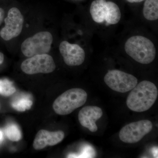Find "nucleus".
Segmentation results:
<instances>
[{
	"mask_svg": "<svg viewBox=\"0 0 158 158\" xmlns=\"http://www.w3.org/2000/svg\"><path fill=\"white\" fill-rule=\"evenodd\" d=\"M131 90L127 97V105L134 112L147 111L152 106L157 98V88L149 81H142Z\"/></svg>",
	"mask_w": 158,
	"mask_h": 158,
	"instance_id": "1",
	"label": "nucleus"
},
{
	"mask_svg": "<svg viewBox=\"0 0 158 158\" xmlns=\"http://www.w3.org/2000/svg\"><path fill=\"white\" fill-rule=\"evenodd\" d=\"M124 48L127 55L141 64H149L156 58L154 44L151 40L143 36L130 37L126 42Z\"/></svg>",
	"mask_w": 158,
	"mask_h": 158,
	"instance_id": "2",
	"label": "nucleus"
},
{
	"mask_svg": "<svg viewBox=\"0 0 158 158\" xmlns=\"http://www.w3.org/2000/svg\"><path fill=\"white\" fill-rule=\"evenodd\" d=\"M87 98L88 94L83 89H69L56 99L54 102L53 108L57 114L68 115L85 104Z\"/></svg>",
	"mask_w": 158,
	"mask_h": 158,
	"instance_id": "3",
	"label": "nucleus"
},
{
	"mask_svg": "<svg viewBox=\"0 0 158 158\" xmlns=\"http://www.w3.org/2000/svg\"><path fill=\"white\" fill-rule=\"evenodd\" d=\"M90 12L95 22H106L109 24H116L120 21L121 12L114 2L106 0H95L91 3Z\"/></svg>",
	"mask_w": 158,
	"mask_h": 158,
	"instance_id": "4",
	"label": "nucleus"
},
{
	"mask_svg": "<svg viewBox=\"0 0 158 158\" xmlns=\"http://www.w3.org/2000/svg\"><path fill=\"white\" fill-rule=\"evenodd\" d=\"M53 40L52 35L48 31L38 32L23 42L22 52L27 57L48 54L51 50Z\"/></svg>",
	"mask_w": 158,
	"mask_h": 158,
	"instance_id": "5",
	"label": "nucleus"
},
{
	"mask_svg": "<svg viewBox=\"0 0 158 158\" xmlns=\"http://www.w3.org/2000/svg\"><path fill=\"white\" fill-rule=\"evenodd\" d=\"M104 80L109 88L122 93L132 90L138 82V79L132 75L117 69L109 71Z\"/></svg>",
	"mask_w": 158,
	"mask_h": 158,
	"instance_id": "6",
	"label": "nucleus"
},
{
	"mask_svg": "<svg viewBox=\"0 0 158 158\" xmlns=\"http://www.w3.org/2000/svg\"><path fill=\"white\" fill-rule=\"evenodd\" d=\"M56 68L53 59L47 54L29 57L21 65L23 71L29 75L51 73L55 70Z\"/></svg>",
	"mask_w": 158,
	"mask_h": 158,
	"instance_id": "7",
	"label": "nucleus"
},
{
	"mask_svg": "<svg viewBox=\"0 0 158 158\" xmlns=\"http://www.w3.org/2000/svg\"><path fill=\"white\" fill-rule=\"evenodd\" d=\"M152 123L148 120H140L125 126L120 130L119 138L123 142L137 143L152 129Z\"/></svg>",
	"mask_w": 158,
	"mask_h": 158,
	"instance_id": "8",
	"label": "nucleus"
},
{
	"mask_svg": "<svg viewBox=\"0 0 158 158\" xmlns=\"http://www.w3.org/2000/svg\"><path fill=\"white\" fill-rule=\"evenodd\" d=\"M5 26L0 31V36L5 40L18 37L21 33L24 18L19 9L15 7L10 9L5 19Z\"/></svg>",
	"mask_w": 158,
	"mask_h": 158,
	"instance_id": "9",
	"label": "nucleus"
},
{
	"mask_svg": "<svg viewBox=\"0 0 158 158\" xmlns=\"http://www.w3.org/2000/svg\"><path fill=\"white\" fill-rule=\"evenodd\" d=\"M59 48L64 62L67 65L78 66L85 61V51L78 44L63 41L60 43Z\"/></svg>",
	"mask_w": 158,
	"mask_h": 158,
	"instance_id": "10",
	"label": "nucleus"
},
{
	"mask_svg": "<svg viewBox=\"0 0 158 158\" xmlns=\"http://www.w3.org/2000/svg\"><path fill=\"white\" fill-rule=\"evenodd\" d=\"M102 115L101 108L95 106H87L82 108L79 112V122L91 132H95L98 130L96 121L101 118Z\"/></svg>",
	"mask_w": 158,
	"mask_h": 158,
	"instance_id": "11",
	"label": "nucleus"
},
{
	"mask_svg": "<svg viewBox=\"0 0 158 158\" xmlns=\"http://www.w3.org/2000/svg\"><path fill=\"white\" fill-rule=\"evenodd\" d=\"M64 137L65 134L62 131L49 132L46 130H40L34 139L33 147L35 149L40 150L48 145L53 146L61 142Z\"/></svg>",
	"mask_w": 158,
	"mask_h": 158,
	"instance_id": "12",
	"label": "nucleus"
},
{
	"mask_svg": "<svg viewBox=\"0 0 158 158\" xmlns=\"http://www.w3.org/2000/svg\"><path fill=\"white\" fill-rule=\"evenodd\" d=\"M143 15L150 21L158 19V0H146L143 10Z\"/></svg>",
	"mask_w": 158,
	"mask_h": 158,
	"instance_id": "13",
	"label": "nucleus"
},
{
	"mask_svg": "<svg viewBox=\"0 0 158 158\" xmlns=\"http://www.w3.org/2000/svg\"><path fill=\"white\" fill-rule=\"evenodd\" d=\"M6 133L8 138L11 141H18L21 139V132L16 125L11 124L8 125L6 128Z\"/></svg>",
	"mask_w": 158,
	"mask_h": 158,
	"instance_id": "14",
	"label": "nucleus"
},
{
	"mask_svg": "<svg viewBox=\"0 0 158 158\" xmlns=\"http://www.w3.org/2000/svg\"><path fill=\"white\" fill-rule=\"evenodd\" d=\"M16 89L11 82L7 80H0V94L4 96L12 95Z\"/></svg>",
	"mask_w": 158,
	"mask_h": 158,
	"instance_id": "15",
	"label": "nucleus"
},
{
	"mask_svg": "<svg viewBox=\"0 0 158 158\" xmlns=\"http://www.w3.org/2000/svg\"><path fill=\"white\" fill-rule=\"evenodd\" d=\"M32 104V101L28 98H23L15 101L11 105L15 110L23 112L31 109Z\"/></svg>",
	"mask_w": 158,
	"mask_h": 158,
	"instance_id": "16",
	"label": "nucleus"
},
{
	"mask_svg": "<svg viewBox=\"0 0 158 158\" xmlns=\"http://www.w3.org/2000/svg\"><path fill=\"white\" fill-rule=\"evenodd\" d=\"M5 16V11L4 9L0 8V25L3 22Z\"/></svg>",
	"mask_w": 158,
	"mask_h": 158,
	"instance_id": "17",
	"label": "nucleus"
},
{
	"mask_svg": "<svg viewBox=\"0 0 158 158\" xmlns=\"http://www.w3.org/2000/svg\"><path fill=\"white\" fill-rule=\"evenodd\" d=\"M144 1V0H127V2L130 3H139Z\"/></svg>",
	"mask_w": 158,
	"mask_h": 158,
	"instance_id": "18",
	"label": "nucleus"
},
{
	"mask_svg": "<svg viewBox=\"0 0 158 158\" xmlns=\"http://www.w3.org/2000/svg\"><path fill=\"white\" fill-rule=\"evenodd\" d=\"M4 60V56L2 53L0 52V65L3 63Z\"/></svg>",
	"mask_w": 158,
	"mask_h": 158,
	"instance_id": "19",
	"label": "nucleus"
},
{
	"mask_svg": "<svg viewBox=\"0 0 158 158\" xmlns=\"http://www.w3.org/2000/svg\"><path fill=\"white\" fill-rule=\"evenodd\" d=\"M3 138V133L1 131H0V141L2 140Z\"/></svg>",
	"mask_w": 158,
	"mask_h": 158,
	"instance_id": "20",
	"label": "nucleus"
}]
</instances>
